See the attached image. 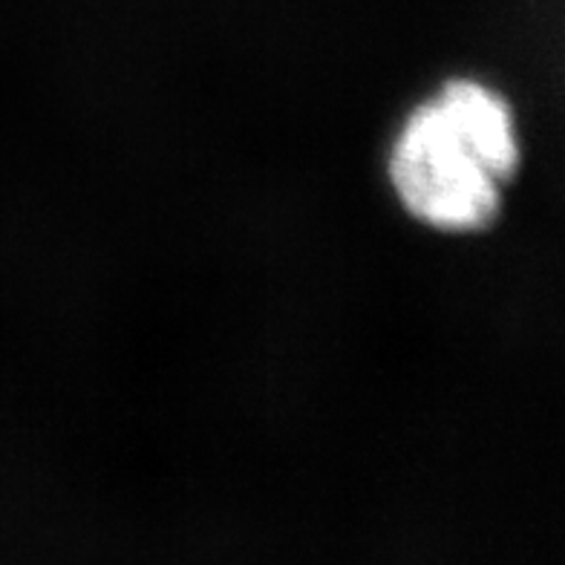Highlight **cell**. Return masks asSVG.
<instances>
[{"label": "cell", "instance_id": "obj_2", "mask_svg": "<svg viewBox=\"0 0 565 565\" xmlns=\"http://www.w3.org/2000/svg\"><path fill=\"white\" fill-rule=\"evenodd\" d=\"M450 119L468 134L477 150L491 164L502 182L511 179L520 159V145L513 134V116L502 98L479 82H450L439 96Z\"/></svg>", "mask_w": 565, "mask_h": 565}, {"label": "cell", "instance_id": "obj_1", "mask_svg": "<svg viewBox=\"0 0 565 565\" xmlns=\"http://www.w3.org/2000/svg\"><path fill=\"white\" fill-rule=\"evenodd\" d=\"M390 177L404 209L433 228L479 231L499 214L502 179L439 98L407 119L393 148Z\"/></svg>", "mask_w": 565, "mask_h": 565}]
</instances>
